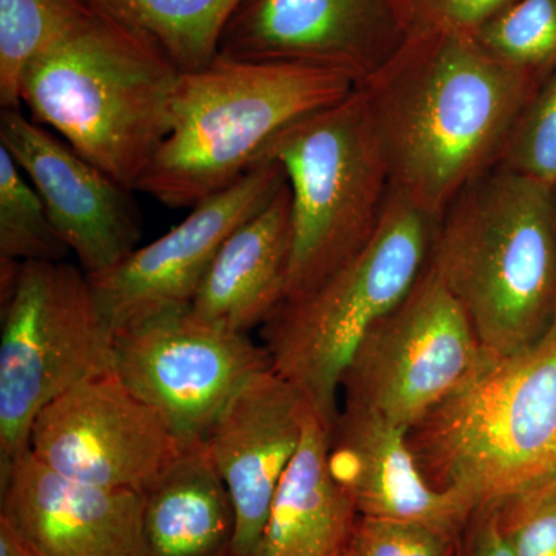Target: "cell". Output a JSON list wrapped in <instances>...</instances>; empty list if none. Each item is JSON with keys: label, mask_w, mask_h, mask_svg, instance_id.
<instances>
[{"label": "cell", "mask_w": 556, "mask_h": 556, "mask_svg": "<svg viewBox=\"0 0 556 556\" xmlns=\"http://www.w3.org/2000/svg\"><path fill=\"white\" fill-rule=\"evenodd\" d=\"M543 79L496 60L475 36H409L362 84L391 190L434 218L500 163L519 113Z\"/></svg>", "instance_id": "1"}, {"label": "cell", "mask_w": 556, "mask_h": 556, "mask_svg": "<svg viewBox=\"0 0 556 556\" xmlns=\"http://www.w3.org/2000/svg\"><path fill=\"white\" fill-rule=\"evenodd\" d=\"M430 266L486 358L540 345L556 329V188L496 164L439 217Z\"/></svg>", "instance_id": "2"}, {"label": "cell", "mask_w": 556, "mask_h": 556, "mask_svg": "<svg viewBox=\"0 0 556 556\" xmlns=\"http://www.w3.org/2000/svg\"><path fill=\"white\" fill-rule=\"evenodd\" d=\"M179 75L148 36L91 7L30 62L21 104L135 192L169 131Z\"/></svg>", "instance_id": "3"}, {"label": "cell", "mask_w": 556, "mask_h": 556, "mask_svg": "<svg viewBox=\"0 0 556 556\" xmlns=\"http://www.w3.org/2000/svg\"><path fill=\"white\" fill-rule=\"evenodd\" d=\"M356 87L331 70L218 54L179 75L169 131L137 190L167 207H195L239 181L278 131Z\"/></svg>", "instance_id": "4"}, {"label": "cell", "mask_w": 556, "mask_h": 556, "mask_svg": "<svg viewBox=\"0 0 556 556\" xmlns=\"http://www.w3.org/2000/svg\"><path fill=\"white\" fill-rule=\"evenodd\" d=\"M407 437L428 482L475 508L555 482L556 329L517 356L485 357Z\"/></svg>", "instance_id": "5"}, {"label": "cell", "mask_w": 556, "mask_h": 556, "mask_svg": "<svg viewBox=\"0 0 556 556\" xmlns=\"http://www.w3.org/2000/svg\"><path fill=\"white\" fill-rule=\"evenodd\" d=\"M437 225L438 218L391 190L367 247L313 291L283 300L262 325L274 371L298 388L329 431L348 364L427 269Z\"/></svg>", "instance_id": "6"}, {"label": "cell", "mask_w": 556, "mask_h": 556, "mask_svg": "<svg viewBox=\"0 0 556 556\" xmlns=\"http://www.w3.org/2000/svg\"><path fill=\"white\" fill-rule=\"evenodd\" d=\"M276 161L291 190L287 298L313 291L378 232L391 177L362 87L278 131L258 160Z\"/></svg>", "instance_id": "7"}, {"label": "cell", "mask_w": 556, "mask_h": 556, "mask_svg": "<svg viewBox=\"0 0 556 556\" xmlns=\"http://www.w3.org/2000/svg\"><path fill=\"white\" fill-rule=\"evenodd\" d=\"M0 477L30 450L36 417L113 371V336L89 276L64 260H0Z\"/></svg>", "instance_id": "8"}, {"label": "cell", "mask_w": 556, "mask_h": 556, "mask_svg": "<svg viewBox=\"0 0 556 556\" xmlns=\"http://www.w3.org/2000/svg\"><path fill=\"white\" fill-rule=\"evenodd\" d=\"M470 320L428 262L405 299L358 343L340 380L342 407L409 430L484 362Z\"/></svg>", "instance_id": "9"}, {"label": "cell", "mask_w": 556, "mask_h": 556, "mask_svg": "<svg viewBox=\"0 0 556 556\" xmlns=\"http://www.w3.org/2000/svg\"><path fill=\"white\" fill-rule=\"evenodd\" d=\"M273 368L248 332L218 327L190 308L146 318L113 336V372L155 409L182 445L206 441L230 397Z\"/></svg>", "instance_id": "10"}, {"label": "cell", "mask_w": 556, "mask_h": 556, "mask_svg": "<svg viewBox=\"0 0 556 556\" xmlns=\"http://www.w3.org/2000/svg\"><path fill=\"white\" fill-rule=\"evenodd\" d=\"M182 444L115 372L73 387L33 424L30 452L61 477L144 493Z\"/></svg>", "instance_id": "11"}, {"label": "cell", "mask_w": 556, "mask_h": 556, "mask_svg": "<svg viewBox=\"0 0 556 556\" xmlns=\"http://www.w3.org/2000/svg\"><path fill=\"white\" fill-rule=\"evenodd\" d=\"M285 182L280 164L260 160L230 188L192 207L169 232L135 249L115 268L89 276L112 336L156 314L189 308L223 243Z\"/></svg>", "instance_id": "12"}, {"label": "cell", "mask_w": 556, "mask_h": 556, "mask_svg": "<svg viewBox=\"0 0 556 556\" xmlns=\"http://www.w3.org/2000/svg\"><path fill=\"white\" fill-rule=\"evenodd\" d=\"M409 36L407 0H247L229 21L219 54L331 70L362 86Z\"/></svg>", "instance_id": "13"}, {"label": "cell", "mask_w": 556, "mask_h": 556, "mask_svg": "<svg viewBox=\"0 0 556 556\" xmlns=\"http://www.w3.org/2000/svg\"><path fill=\"white\" fill-rule=\"evenodd\" d=\"M0 146L30 179L54 229L87 276L115 268L138 248L142 219L134 190L21 109L0 112Z\"/></svg>", "instance_id": "14"}, {"label": "cell", "mask_w": 556, "mask_h": 556, "mask_svg": "<svg viewBox=\"0 0 556 556\" xmlns=\"http://www.w3.org/2000/svg\"><path fill=\"white\" fill-rule=\"evenodd\" d=\"M311 412L298 388L269 368L230 397L208 431L204 447L236 511L230 556H254L257 551Z\"/></svg>", "instance_id": "15"}, {"label": "cell", "mask_w": 556, "mask_h": 556, "mask_svg": "<svg viewBox=\"0 0 556 556\" xmlns=\"http://www.w3.org/2000/svg\"><path fill=\"white\" fill-rule=\"evenodd\" d=\"M0 482V519L40 556H144L142 493L61 477L30 450Z\"/></svg>", "instance_id": "16"}, {"label": "cell", "mask_w": 556, "mask_h": 556, "mask_svg": "<svg viewBox=\"0 0 556 556\" xmlns=\"http://www.w3.org/2000/svg\"><path fill=\"white\" fill-rule=\"evenodd\" d=\"M407 434V428L372 413L339 408L329 431L336 477L353 497L358 515L463 535L477 508L459 493L428 482Z\"/></svg>", "instance_id": "17"}, {"label": "cell", "mask_w": 556, "mask_h": 556, "mask_svg": "<svg viewBox=\"0 0 556 556\" xmlns=\"http://www.w3.org/2000/svg\"><path fill=\"white\" fill-rule=\"evenodd\" d=\"M291 243V190L285 182L223 243L189 308L232 331L262 327L287 298Z\"/></svg>", "instance_id": "18"}, {"label": "cell", "mask_w": 556, "mask_h": 556, "mask_svg": "<svg viewBox=\"0 0 556 556\" xmlns=\"http://www.w3.org/2000/svg\"><path fill=\"white\" fill-rule=\"evenodd\" d=\"M357 518L332 467L329 430L311 412L254 556H343Z\"/></svg>", "instance_id": "19"}, {"label": "cell", "mask_w": 556, "mask_h": 556, "mask_svg": "<svg viewBox=\"0 0 556 556\" xmlns=\"http://www.w3.org/2000/svg\"><path fill=\"white\" fill-rule=\"evenodd\" d=\"M142 496L144 556L232 554L236 511L204 442L182 445Z\"/></svg>", "instance_id": "20"}, {"label": "cell", "mask_w": 556, "mask_h": 556, "mask_svg": "<svg viewBox=\"0 0 556 556\" xmlns=\"http://www.w3.org/2000/svg\"><path fill=\"white\" fill-rule=\"evenodd\" d=\"M94 10L148 36L179 73L219 54L229 21L247 0H87Z\"/></svg>", "instance_id": "21"}, {"label": "cell", "mask_w": 556, "mask_h": 556, "mask_svg": "<svg viewBox=\"0 0 556 556\" xmlns=\"http://www.w3.org/2000/svg\"><path fill=\"white\" fill-rule=\"evenodd\" d=\"M90 9L87 0H0V108H22L25 70Z\"/></svg>", "instance_id": "22"}, {"label": "cell", "mask_w": 556, "mask_h": 556, "mask_svg": "<svg viewBox=\"0 0 556 556\" xmlns=\"http://www.w3.org/2000/svg\"><path fill=\"white\" fill-rule=\"evenodd\" d=\"M67 252L30 179L0 146V260H64Z\"/></svg>", "instance_id": "23"}, {"label": "cell", "mask_w": 556, "mask_h": 556, "mask_svg": "<svg viewBox=\"0 0 556 556\" xmlns=\"http://www.w3.org/2000/svg\"><path fill=\"white\" fill-rule=\"evenodd\" d=\"M475 38L496 60L544 79L556 67V0H515Z\"/></svg>", "instance_id": "24"}, {"label": "cell", "mask_w": 556, "mask_h": 556, "mask_svg": "<svg viewBox=\"0 0 556 556\" xmlns=\"http://www.w3.org/2000/svg\"><path fill=\"white\" fill-rule=\"evenodd\" d=\"M497 164L556 188V67L519 113Z\"/></svg>", "instance_id": "25"}, {"label": "cell", "mask_w": 556, "mask_h": 556, "mask_svg": "<svg viewBox=\"0 0 556 556\" xmlns=\"http://www.w3.org/2000/svg\"><path fill=\"white\" fill-rule=\"evenodd\" d=\"M459 538L437 527L358 515L343 556H455Z\"/></svg>", "instance_id": "26"}, {"label": "cell", "mask_w": 556, "mask_h": 556, "mask_svg": "<svg viewBox=\"0 0 556 556\" xmlns=\"http://www.w3.org/2000/svg\"><path fill=\"white\" fill-rule=\"evenodd\" d=\"M515 556H556V481L497 506Z\"/></svg>", "instance_id": "27"}, {"label": "cell", "mask_w": 556, "mask_h": 556, "mask_svg": "<svg viewBox=\"0 0 556 556\" xmlns=\"http://www.w3.org/2000/svg\"><path fill=\"white\" fill-rule=\"evenodd\" d=\"M412 35L475 36L515 0H407Z\"/></svg>", "instance_id": "28"}, {"label": "cell", "mask_w": 556, "mask_h": 556, "mask_svg": "<svg viewBox=\"0 0 556 556\" xmlns=\"http://www.w3.org/2000/svg\"><path fill=\"white\" fill-rule=\"evenodd\" d=\"M455 556H515L501 529L497 506L475 510L459 538Z\"/></svg>", "instance_id": "29"}, {"label": "cell", "mask_w": 556, "mask_h": 556, "mask_svg": "<svg viewBox=\"0 0 556 556\" xmlns=\"http://www.w3.org/2000/svg\"><path fill=\"white\" fill-rule=\"evenodd\" d=\"M0 556H40L35 548L28 546L9 522L0 519Z\"/></svg>", "instance_id": "30"}]
</instances>
